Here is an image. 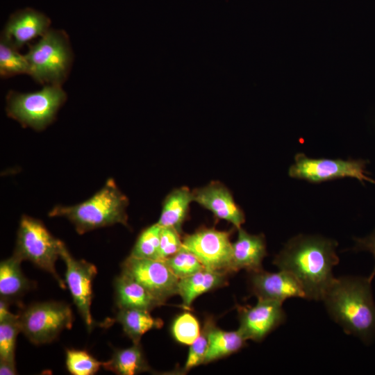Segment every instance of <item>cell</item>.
Returning <instances> with one entry per match:
<instances>
[{"instance_id": "1", "label": "cell", "mask_w": 375, "mask_h": 375, "mask_svg": "<svg viewBox=\"0 0 375 375\" xmlns=\"http://www.w3.org/2000/svg\"><path fill=\"white\" fill-rule=\"evenodd\" d=\"M337 244L320 236L299 235L288 242L273 263L299 281L306 299L322 300L335 278L333 269L339 262Z\"/></svg>"}, {"instance_id": "2", "label": "cell", "mask_w": 375, "mask_h": 375, "mask_svg": "<svg viewBox=\"0 0 375 375\" xmlns=\"http://www.w3.org/2000/svg\"><path fill=\"white\" fill-rule=\"evenodd\" d=\"M369 278H334L322 299L332 319L365 343L375 335V303Z\"/></svg>"}, {"instance_id": "3", "label": "cell", "mask_w": 375, "mask_h": 375, "mask_svg": "<svg viewBox=\"0 0 375 375\" xmlns=\"http://www.w3.org/2000/svg\"><path fill=\"white\" fill-rule=\"evenodd\" d=\"M128 205L126 196L114 179L108 178L92 197L73 206L57 205L49 212V216L67 219L74 224L76 232L82 235L116 224L128 226Z\"/></svg>"}, {"instance_id": "4", "label": "cell", "mask_w": 375, "mask_h": 375, "mask_svg": "<svg viewBox=\"0 0 375 375\" xmlns=\"http://www.w3.org/2000/svg\"><path fill=\"white\" fill-rule=\"evenodd\" d=\"M28 46L26 54L28 75L41 84L62 86L68 77L74 59L66 32L50 28L36 43Z\"/></svg>"}, {"instance_id": "5", "label": "cell", "mask_w": 375, "mask_h": 375, "mask_svg": "<svg viewBox=\"0 0 375 375\" xmlns=\"http://www.w3.org/2000/svg\"><path fill=\"white\" fill-rule=\"evenodd\" d=\"M67 100L62 86L47 85L34 92L9 91L6 96L7 115L23 127L44 130L51 124Z\"/></svg>"}, {"instance_id": "6", "label": "cell", "mask_w": 375, "mask_h": 375, "mask_svg": "<svg viewBox=\"0 0 375 375\" xmlns=\"http://www.w3.org/2000/svg\"><path fill=\"white\" fill-rule=\"evenodd\" d=\"M62 243L51 234L41 221L23 215L19 222L13 255L21 261H31L49 272L58 285L65 288L66 283L55 268L56 261L60 257Z\"/></svg>"}, {"instance_id": "7", "label": "cell", "mask_w": 375, "mask_h": 375, "mask_svg": "<svg viewBox=\"0 0 375 375\" xmlns=\"http://www.w3.org/2000/svg\"><path fill=\"white\" fill-rule=\"evenodd\" d=\"M72 322V309L63 302L36 303L19 315L21 332L37 345L51 342Z\"/></svg>"}, {"instance_id": "8", "label": "cell", "mask_w": 375, "mask_h": 375, "mask_svg": "<svg viewBox=\"0 0 375 375\" xmlns=\"http://www.w3.org/2000/svg\"><path fill=\"white\" fill-rule=\"evenodd\" d=\"M230 231L203 227L183 238V247L192 253L205 268L231 274L233 265Z\"/></svg>"}, {"instance_id": "9", "label": "cell", "mask_w": 375, "mask_h": 375, "mask_svg": "<svg viewBox=\"0 0 375 375\" xmlns=\"http://www.w3.org/2000/svg\"><path fill=\"white\" fill-rule=\"evenodd\" d=\"M365 167V160L315 159L299 153L295 156L294 163L289 169V175L312 183L350 177L375 183V181L366 174Z\"/></svg>"}, {"instance_id": "10", "label": "cell", "mask_w": 375, "mask_h": 375, "mask_svg": "<svg viewBox=\"0 0 375 375\" xmlns=\"http://www.w3.org/2000/svg\"><path fill=\"white\" fill-rule=\"evenodd\" d=\"M121 268V272L138 281L164 303L169 297L178 294L179 278L164 260L130 255L122 262Z\"/></svg>"}, {"instance_id": "11", "label": "cell", "mask_w": 375, "mask_h": 375, "mask_svg": "<svg viewBox=\"0 0 375 375\" xmlns=\"http://www.w3.org/2000/svg\"><path fill=\"white\" fill-rule=\"evenodd\" d=\"M60 258L66 266L65 283L88 328L91 330L94 324L90 310L92 281L97 274V269L91 262L74 258L64 243L60 250Z\"/></svg>"}, {"instance_id": "12", "label": "cell", "mask_w": 375, "mask_h": 375, "mask_svg": "<svg viewBox=\"0 0 375 375\" xmlns=\"http://www.w3.org/2000/svg\"><path fill=\"white\" fill-rule=\"evenodd\" d=\"M283 303L258 299L253 306L238 308L239 330L247 340L260 342L285 320Z\"/></svg>"}, {"instance_id": "13", "label": "cell", "mask_w": 375, "mask_h": 375, "mask_svg": "<svg viewBox=\"0 0 375 375\" xmlns=\"http://www.w3.org/2000/svg\"><path fill=\"white\" fill-rule=\"evenodd\" d=\"M50 24L48 17L34 9L17 10L9 17L1 40L19 50L33 39L43 36L51 28Z\"/></svg>"}, {"instance_id": "14", "label": "cell", "mask_w": 375, "mask_h": 375, "mask_svg": "<svg viewBox=\"0 0 375 375\" xmlns=\"http://www.w3.org/2000/svg\"><path fill=\"white\" fill-rule=\"evenodd\" d=\"M194 201L210 210L217 218L232 224L237 229L245 222L242 210L235 202L229 190L219 181L192 191Z\"/></svg>"}, {"instance_id": "15", "label": "cell", "mask_w": 375, "mask_h": 375, "mask_svg": "<svg viewBox=\"0 0 375 375\" xmlns=\"http://www.w3.org/2000/svg\"><path fill=\"white\" fill-rule=\"evenodd\" d=\"M251 289L258 299L283 303L292 297L305 298V292L299 281L290 273L280 270L273 273L263 269L251 272Z\"/></svg>"}, {"instance_id": "16", "label": "cell", "mask_w": 375, "mask_h": 375, "mask_svg": "<svg viewBox=\"0 0 375 375\" xmlns=\"http://www.w3.org/2000/svg\"><path fill=\"white\" fill-rule=\"evenodd\" d=\"M238 232L237 240L232 243L235 272L240 269H246L251 273L262 270V262L267 255L264 235L250 234L242 227L238 229Z\"/></svg>"}, {"instance_id": "17", "label": "cell", "mask_w": 375, "mask_h": 375, "mask_svg": "<svg viewBox=\"0 0 375 375\" xmlns=\"http://www.w3.org/2000/svg\"><path fill=\"white\" fill-rule=\"evenodd\" d=\"M117 306L151 311L165 303L155 298L144 287L133 278L121 272L114 283Z\"/></svg>"}, {"instance_id": "18", "label": "cell", "mask_w": 375, "mask_h": 375, "mask_svg": "<svg viewBox=\"0 0 375 375\" xmlns=\"http://www.w3.org/2000/svg\"><path fill=\"white\" fill-rule=\"evenodd\" d=\"M227 275L226 273L204 268L191 276L179 279L178 294L183 300V307L190 309L199 296L226 285L228 283Z\"/></svg>"}, {"instance_id": "19", "label": "cell", "mask_w": 375, "mask_h": 375, "mask_svg": "<svg viewBox=\"0 0 375 375\" xmlns=\"http://www.w3.org/2000/svg\"><path fill=\"white\" fill-rule=\"evenodd\" d=\"M194 201L192 190L187 187L174 189L165 197L160 218L157 222L162 227H172L181 233L190 203Z\"/></svg>"}, {"instance_id": "20", "label": "cell", "mask_w": 375, "mask_h": 375, "mask_svg": "<svg viewBox=\"0 0 375 375\" xmlns=\"http://www.w3.org/2000/svg\"><path fill=\"white\" fill-rule=\"evenodd\" d=\"M103 367L120 375H134L151 371L140 343L130 347L117 349L111 358L103 362Z\"/></svg>"}, {"instance_id": "21", "label": "cell", "mask_w": 375, "mask_h": 375, "mask_svg": "<svg viewBox=\"0 0 375 375\" xmlns=\"http://www.w3.org/2000/svg\"><path fill=\"white\" fill-rule=\"evenodd\" d=\"M149 312L135 308L119 309L116 321L133 343H140L142 336L147 331L162 326V319L152 317Z\"/></svg>"}, {"instance_id": "22", "label": "cell", "mask_w": 375, "mask_h": 375, "mask_svg": "<svg viewBox=\"0 0 375 375\" xmlns=\"http://www.w3.org/2000/svg\"><path fill=\"white\" fill-rule=\"evenodd\" d=\"M246 340H247L239 329L226 331L220 329L215 324L210 332L204 364L238 351L244 347Z\"/></svg>"}, {"instance_id": "23", "label": "cell", "mask_w": 375, "mask_h": 375, "mask_svg": "<svg viewBox=\"0 0 375 375\" xmlns=\"http://www.w3.org/2000/svg\"><path fill=\"white\" fill-rule=\"evenodd\" d=\"M22 261L12 255L0 264L1 298L9 301L19 297L31 288V281L27 279L20 268Z\"/></svg>"}, {"instance_id": "24", "label": "cell", "mask_w": 375, "mask_h": 375, "mask_svg": "<svg viewBox=\"0 0 375 375\" xmlns=\"http://www.w3.org/2000/svg\"><path fill=\"white\" fill-rule=\"evenodd\" d=\"M0 76L10 78L18 74H29V65L26 55L19 50L0 41Z\"/></svg>"}, {"instance_id": "25", "label": "cell", "mask_w": 375, "mask_h": 375, "mask_svg": "<svg viewBox=\"0 0 375 375\" xmlns=\"http://www.w3.org/2000/svg\"><path fill=\"white\" fill-rule=\"evenodd\" d=\"M161 226L157 223L144 229L139 235L131 256L159 260L160 234Z\"/></svg>"}, {"instance_id": "26", "label": "cell", "mask_w": 375, "mask_h": 375, "mask_svg": "<svg viewBox=\"0 0 375 375\" xmlns=\"http://www.w3.org/2000/svg\"><path fill=\"white\" fill-rule=\"evenodd\" d=\"M215 322L212 317H208L201 329L200 334L195 341L190 345V349L182 372L186 373L191 369L204 364L206 354L208 347L209 335Z\"/></svg>"}, {"instance_id": "27", "label": "cell", "mask_w": 375, "mask_h": 375, "mask_svg": "<svg viewBox=\"0 0 375 375\" xmlns=\"http://www.w3.org/2000/svg\"><path fill=\"white\" fill-rule=\"evenodd\" d=\"M65 362L67 370L73 375H92L103 365L86 351L78 349L66 351Z\"/></svg>"}, {"instance_id": "28", "label": "cell", "mask_w": 375, "mask_h": 375, "mask_svg": "<svg viewBox=\"0 0 375 375\" xmlns=\"http://www.w3.org/2000/svg\"><path fill=\"white\" fill-rule=\"evenodd\" d=\"M19 332V315L0 322V360L15 362L16 339Z\"/></svg>"}, {"instance_id": "29", "label": "cell", "mask_w": 375, "mask_h": 375, "mask_svg": "<svg viewBox=\"0 0 375 375\" xmlns=\"http://www.w3.org/2000/svg\"><path fill=\"white\" fill-rule=\"evenodd\" d=\"M164 261L179 279L191 276L205 268L192 253L183 247Z\"/></svg>"}, {"instance_id": "30", "label": "cell", "mask_w": 375, "mask_h": 375, "mask_svg": "<svg viewBox=\"0 0 375 375\" xmlns=\"http://www.w3.org/2000/svg\"><path fill=\"white\" fill-rule=\"evenodd\" d=\"M200 331L197 319L188 312L178 315L172 326V333L175 340L185 345H191L199 335Z\"/></svg>"}, {"instance_id": "31", "label": "cell", "mask_w": 375, "mask_h": 375, "mask_svg": "<svg viewBox=\"0 0 375 375\" xmlns=\"http://www.w3.org/2000/svg\"><path fill=\"white\" fill-rule=\"evenodd\" d=\"M183 247L181 233L172 227H162L160 234L159 260H165Z\"/></svg>"}, {"instance_id": "32", "label": "cell", "mask_w": 375, "mask_h": 375, "mask_svg": "<svg viewBox=\"0 0 375 375\" xmlns=\"http://www.w3.org/2000/svg\"><path fill=\"white\" fill-rule=\"evenodd\" d=\"M355 249L356 250H365L371 252L375 258V231L369 236L356 239V244ZM375 276V266L374 269L368 277L372 281Z\"/></svg>"}, {"instance_id": "33", "label": "cell", "mask_w": 375, "mask_h": 375, "mask_svg": "<svg viewBox=\"0 0 375 375\" xmlns=\"http://www.w3.org/2000/svg\"><path fill=\"white\" fill-rule=\"evenodd\" d=\"M17 315H14L9 310L8 301L3 298H1L0 301V322L6 319H12L17 317Z\"/></svg>"}, {"instance_id": "34", "label": "cell", "mask_w": 375, "mask_h": 375, "mask_svg": "<svg viewBox=\"0 0 375 375\" xmlns=\"http://www.w3.org/2000/svg\"><path fill=\"white\" fill-rule=\"evenodd\" d=\"M17 374L15 362L0 360V374L14 375Z\"/></svg>"}]
</instances>
